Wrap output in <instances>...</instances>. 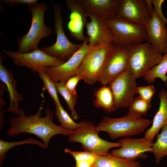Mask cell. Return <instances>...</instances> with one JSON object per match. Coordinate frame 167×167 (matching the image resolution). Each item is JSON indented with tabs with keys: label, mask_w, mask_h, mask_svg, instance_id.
I'll list each match as a JSON object with an SVG mask.
<instances>
[{
	"label": "cell",
	"mask_w": 167,
	"mask_h": 167,
	"mask_svg": "<svg viewBox=\"0 0 167 167\" xmlns=\"http://www.w3.org/2000/svg\"><path fill=\"white\" fill-rule=\"evenodd\" d=\"M0 129H2L3 126V124L5 122V120L3 117L4 115V111L2 109V107L5 104V102L2 97L4 93V91L6 88L4 85L0 83Z\"/></svg>",
	"instance_id": "35"
},
{
	"label": "cell",
	"mask_w": 167,
	"mask_h": 167,
	"mask_svg": "<svg viewBox=\"0 0 167 167\" xmlns=\"http://www.w3.org/2000/svg\"><path fill=\"white\" fill-rule=\"evenodd\" d=\"M136 78L129 69L109 84L114 101V110L129 108L137 94Z\"/></svg>",
	"instance_id": "10"
},
{
	"label": "cell",
	"mask_w": 167,
	"mask_h": 167,
	"mask_svg": "<svg viewBox=\"0 0 167 167\" xmlns=\"http://www.w3.org/2000/svg\"><path fill=\"white\" fill-rule=\"evenodd\" d=\"M28 6L32 15L31 24L28 32L17 40V52L19 53L31 52L38 49L41 40L48 37L52 33V29L44 23L45 13L48 9L46 4L42 2Z\"/></svg>",
	"instance_id": "3"
},
{
	"label": "cell",
	"mask_w": 167,
	"mask_h": 167,
	"mask_svg": "<svg viewBox=\"0 0 167 167\" xmlns=\"http://www.w3.org/2000/svg\"><path fill=\"white\" fill-rule=\"evenodd\" d=\"M88 16L96 14L105 20L115 18L121 0H78Z\"/></svg>",
	"instance_id": "18"
},
{
	"label": "cell",
	"mask_w": 167,
	"mask_h": 167,
	"mask_svg": "<svg viewBox=\"0 0 167 167\" xmlns=\"http://www.w3.org/2000/svg\"><path fill=\"white\" fill-rule=\"evenodd\" d=\"M151 102L139 96H137L129 108L128 112L141 116L146 115L151 107Z\"/></svg>",
	"instance_id": "29"
},
{
	"label": "cell",
	"mask_w": 167,
	"mask_h": 167,
	"mask_svg": "<svg viewBox=\"0 0 167 167\" xmlns=\"http://www.w3.org/2000/svg\"><path fill=\"white\" fill-rule=\"evenodd\" d=\"M94 162L89 161H81L75 162V165L74 167H92Z\"/></svg>",
	"instance_id": "36"
},
{
	"label": "cell",
	"mask_w": 167,
	"mask_h": 167,
	"mask_svg": "<svg viewBox=\"0 0 167 167\" xmlns=\"http://www.w3.org/2000/svg\"><path fill=\"white\" fill-rule=\"evenodd\" d=\"M5 58L2 54L0 55V80L4 84L7 88L10 99V105L5 111L10 112L18 116L24 114L22 109H19V102L23 101V95L17 90L16 87L17 81L14 78L12 72L9 71L5 65L2 64Z\"/></svg>",
	"instance_id": "19"
},
{
	"label": "cell",
	"mask_w": 167,
	"mask_h": 167,
	"mask_svg": "<svg viewBox=\"0 0 167 167\" xmlns=\"http://www.w3.org/2000/svg\"><path fill=\"white\" fill-rule=\"evenodd\" d=\"M128 49V69L136 79L143 76L159 64L163 56L148 41L135 45Z\"/></svg>",
	"instance_id": "5"
},
{
	"label": "cell",
	"mask_w": 167,
	"mask_h": 167,
	"mask_svg": "<svg viewBox=\"0 0 167 167\" xmlns=\"http://www.w3.org/2000/svg\"><path fill=\"white\" fill-rule=\"evenodd\" d=\"M94 104L95 107L108 113L114 111L113 97L109 86H103L96 91Z\"/></svg>",
	"instance_id": "21"
},
{
	"label": "cell",
	"mask_w": 167,
	"mask_h": 167,
	"mask_svg": "<svg viewBox=\"0 0 167 167\" xmlns=\"http://www.w3.org/2000/svg\"><path fill=\"white\" fill-rule=\"evenodd\" d=\"M97 81L106 85L128 69L127 48L114 44Z\"/></svg>",
	"instance_id": "11"
},
{
	"label": "cell",
	"mask_w": 167,
	"mask_h": 167,
	"mask_svg": "<svg viewBox=\"0 0 167 167\" xmlns=\"http://www.w3.org/2000/svg\"><path fill=\"white\" fill-rule=\"evenodd\" d=\"M120 148L111 151V155L126 160L135 161L137 159H146L145 152H152L153 141L144 137L139 139L123 137L118 142Z\"/></svg>",
	"instance_id": "13"
},
{
	"label": "cell",
	"mask_w": 167,
	"mask_h": 167,
	"mask_svg": "<svg viewBox=\"0 0 167 167\" xmlns=\"http://www.w3.org/2000/svg\"><path fill=\"white\" fill-rule=\"evenodd\" d=\"M113 35L112 43L129 48L148 41L145 27L120 18L105 20Z\"/></svg>",
	"instance_id": "6"
},
{
	"label": "cell",
	"mask_w": 167,
	"mask_h": 167,
	"mask_svg": "<svg viewBox=\"0 0 167 167\" xmlns=\"http://www.w3.org/2000/svg\"><path fill=\"white\" fill-rule=\"evenodd\" d=\"M92 167H94V166H92Z\"/></svg>",
	"instance_id": "40"
},
{
	"label": "cell",
	"mask_w": 167,
	"mask_h": 167,
	"mask_svg": "<svg viewBox=\"0 0 167 167\" xmlns=\"http://www.w3.org/2000/svg\"><path fill=\"white\" fill-rule=\"evenodd\" d=\"M82 77L80 75H76L69 79L66 82L65 87L69 92L72 96H77L76 87L78 82L82 80Z\"/></svg>",
	"instance_id": "32"
},
{
	"label": "cell",
	"mask_w": 167,
	"mask_h": 167,
	"mask_svg": "<svg viewBox=\"0 0 167 167\" xmlns=\"http://www.w3.org/2000/svg\"><path fill=\"white\" fill-rule=\"evenodd\" d=\"M66 4L71 12L67 25L70 34L76 40L83 41L85 38L84 28L88 16L78 0H67Z\"/></svg>",
	"instance_id": "17"
},
{
	"label": "cell",
	"mask_w": 167,
	"mask_h": 167,
	"mask_svg": "<svg viewBox=\"0 0 167 167\" xmlns=\"http://www.w3.org/2000/svg\"><path fill=\"white\" fill-rule=\"evenodd\" d=\"M90 49L88 36H86L80 48L64 63L58 66L48 67L45 71L54 83L61 81L66 82L75 75Z\"/></svg>",
	"instance_id": "12"
},
{
	"label": "cell",
	"mask_w": 167,
	"mask_h": 167,
	"mask_svg": "<svg viewBox=\"0 0 167 167\" xmlns=\"http://www.w3.org/2000/svg\"><path fill=\"white\" fill-rule=\"evenodd\" d=\"M158 97L160 100L159 109L153 118L151 126L144 135L145 138L152 141L160 130L167 124V91L161 90Z\"/></svg>",
	"instance_id": "20"
},
{
	"label": "cell",
	"mask_w": 167,
	"mask_h": 167,
	"mask_svg": "<svg viewBox=\"0 0 167 167\" xmlns=\"http://www.w3.org/2000/svg\"><path fill=\"white\" fill-rule=\"evenodd\" d=\"M152 150L155 162L159 164L162 158L167 156V124L163 127L161 132L157 134L156 140L152 144Z\"/></svg>",
	"instance_id": "24"
},
{
	"label": "cell",
	"mask_w": 167,
	"mask_h": 167,
	"mask_svg": "<svg viewBox=\"0 0 167 167\" xmlns=\"http://www.w3.org/2000/svg\"><path fill=\"white\" fill-rule=\"evenodd\" d=\"M69 137L68 140L70 143H79L85 151L98 156L106 154L110 148L120 147L118 142H111L100 138L96 126L87 120L78 123L77 128Z\"/></svg>",
	"instance_id": "4"
},
{
	"label": "cell",
	"mask_w": 167,
	"mask_h": 167,
	"mask_svg": "<svg viewBox=\"0 0 167 167\" xmlns=\"http://www.w3.org/2000/svg\"><path fill=\"white\" fill-rule=\"evenodd\" d=\"M151 17L146 0H121L119 11L116 18L145 27Z\"/></svg>",
	"instance_id": "14"
},
{
	"label": "cell",
	"mask_w": 167,
	"mask_h": 167,
	"mask_svg": "<svg viewBox=\"0 0 167 167\" xmlns=\"http://www.w3.org/2000/svg\"><path fill=\"white\" fill-rule=\"evenodd\" d=\"M2 52L12 59L15 65L26 67L32 72L45 71L48 67L58 66L66 62L49 55L40 49L24 54L5 49L3 50Z\"/></svg>",
	"instance_id": "9"
},
{
	"label": "cell",
	"mask_w": 167,
	"mask_h": 167,
	"mask_svg": "<svg viewBox=\"0 0 167 167\" xmlns=\"http://www.w3.org/2000/svg\"><path fill=\"white\" fill-rule=\"evenodd\" d=\"M1 2L10 7L18 5H35L38 3L37 0H0Z\"/></svg>",
	"instance_id": "34"
},
{
	"label": "cell",
	"mask_w": 167,
	"mask_h": 167,
	"mask_svg": "<svg viewBox=\"0 0 167 167\" xmlns=\"http://www.w3.org/2000/svg\"><path fill=\"white\" fill-rule=\"evenodd\" d=\"M66 82L65 81H61L54 83L57 91L65 100L71 112L72 117L75 120H77L79 117L75 110V107L78 97L72 96L67 90L65 87Z\"/></svg>",
	"instance_id": "26"
},
{
	"label": "cell",
	"mask_w": 167,
	"mask_h": 167,
	"mask_svg": "<svg viewBox=\"0 0 167 167\" xmlns=\"http://www.w3.org/2000/svg\"><path fill=\"white\" fill-rule=\"evenodd\" d=\"M167 53L165 54L160 62L147 71L142 76L148 84L153 82L157 78L165 83L167 80Z\"/></svg>",
	"instance_id": "23"
},
{
	"label": "cell",
	"mask_w": 167,
	"mask_h": 167,
	"mask_svg": "<svg viewBox=\"0 0 167 167\" xmlns=\"http://www.w3.org/2000/svg\"><path fill=\"white\" fill-rule=\"evenodd\" d=\"M164 0H152L154 7V10L158 17L167 25V19L164 15L161 10V6Z\"/></svg>",
	"instance_id": "33"
},
{
	"label": "cell",
	"mask_w": 167,
	"mask_h": 167,
	"mask_svg": "<svg viewBox=\"0 0 167 167\" xmlns=\"http://www.w3.org/2000/svg\"><path fill=\"white\" fill-rule=\"evenodd\" d=\"M156 89L153 85L138 86L137 93L143 99L151 102L152 99L155 93Z\"/></svg>",
	"instance_id": "31"
},
{
	"label": "cell",
	"mask_w": 167,
	"mask_h": 167,
	"mask_svg": "<svg viewBox=\"0 0 167 167\" xmlns=\"http://www.w3.org/2000/svg\"><path fill=\"white\" fill-rule=\"evenodd\" d=\"M55 114L61 123V126L71 131L75 130L77 127L78 123L75 122L71 118L62 105L55 104Z\"/></svg>",
	"instance_id": "28"
},
{
	"label": "cell",
	"mask_w": 167,
	"mask_h": 167,
	"mask_svg": "<svg viewBox=\"0 0 167 167\" xmlns=\"http://www.w3.org/2000/svg\"><path fill=\"white\" fill-rule=\"evenodd\" d=\"M146 2L149 12L151 16L154 10V8L152 7L153 5L152 0H146Z\"/></svg>",
	"instance_id": "37"
},
{
	"label": "cell",
	"mask_w": 167,
	"mask_h": 167,
	"mask_svg": "<svg viewBox=\"0 0 167 167\" xmlns=\"http://www.w3.org/2000/svg\"><path fill=\"white\" fill-rule=\"evenodd\" d=\"M138 161H131L113 156L109 153L97 156L93 164L95 167H132Z\"/></svg>",
	"instance_id": "22"
},
{
	"label": "cell",
	"mask_w": 167,
	"mask_h": 167,
	"mask_svg": "<svg viewBox=\"0 0 167 167\" xmlns=\"http://www.w3.org/2000/svg\"><path fill=\"white\" fill-rule=\"evenodd\" d=\"M148 42L156 50L165 54L167 48V27L157 16L154 11L145 26Z\"/></svg>",
	"instance_id": "16"
},
{
	"label": "cell",
	"mask_w": 167,
	"mask_h": 167,
	"mask_svg": "<svg viewBox=\"0 0 167 167\" xmlns=\"http://www.w3.org/2000/svg\"><path fill=\"white\" fill-rule=\"evenodd\" d=\"M132 167H141L140 163L139 162H137L136 164L134 165Z\"/></svg>",
	"instance_id": "38"
},
{
	"label": "cell",
	"mask_w": 167,
	"mask_h": 167,
	"mask_svg": "<svg viewBox=\"0 0 167 167\" xmlns=\"http://www.w3.org/2000/svg\"><path fill=\"white\" fill-rule=\"evenodd\" d=\"M90 22L85 25L88 35V42L90 47L100 45L112 43L113 36L105 20L96 14H91Z\"/></svg>",
	"instance_id": "15"
},
{
	"label": "cell",
	"mask_w": 167,
	"mask_h": 167,
	"mask_svg": "<svg viewBox=\"0 0 167 167\" xmlns=\"http://www.w3.org/2000/svg\"><path fill=\"white\" fill-rule=\"evenodd\" d=\"M25 144L36 145L44 149L48 148L44 143L33 138L26 139L21 141L13 142H8L0 139V167L2 166L6 153L9 150L16 146Z\"/></svg>",
	"instance_id": "25"
},
{
	"label": "cell",
	"mask_w": 167,
	"mask_h": 167,
	"mask_svg": "<svg viewBox=\"0 0 167 167\" xmlns=\"http://www.w3.org/2000/svg\"><path fill=\"white\" fill-rule=\"evenodd\" d=\"M43 103L44 100L38 111L33 115L27 116L24 114L9 118L11 127L7 131L8 135L10 136L23 133L34 135L42 140L48 148L50 140L55 135L61 134L69 136L73 131L54 123V114L49 107L45 110V116L41 117Z\"/></svg>",
	"instance_id": "1"
},
{
	"label": "cell",
	"mask_w": 167,
	"mask_h": 167,
	"mask_svg": "<svg viewBox=\"0 0 167 167\" xmlns=\"http://www.w3.org/2000/svg\"><path fill=\"white\" fill-rule=\"evenodd\" d=\"M65 152L70 154L74 158L75 162L89 161L94 162L97 156L95 154L86 151L83 152L73 151L69 148H65Z\"/></svg>",
	"instance_id": "30"
},
{
	"label": "cell",
	"mask_w": 167,
	"mask_h": 167,
	"mask_svg": "<svg viewBox=\"0 0 167 167\" xmlns=\"http://www.w3.org/2000/svg\"><path fill=\"white\" fill-rule=\"evenodd\" d=\"M114 45L112 43H109L90 48L76 71L75 75H80L82 80L87 84H94L97 81Z\"/></svg>",
	"instance_id": "7"
},
{
	"label": "cell",
	"mask_w": 167,
	"mask_h": 167,
	"mask_svg": "<svg viewBox=\"0 0 167 167\" xmlns=\"http://www.w3.org/2000/svg\"><path fill=\"white\" fill-rule=\"evenodd\" d=\"M152 123V121L140 115L128 113L119 118L105 117L96 126L98 131L107 132L111 139L127 137L141 134Z\"/></svg>",
	"instance_id": "2"
},
{
	"label": "cell",
	"mask_w": 167,
	"mask_h": 167,
	"mask_svg": "<svg viewBox=\"0 0 167 167\" xmlns=\"http://www.w3.org/2000/svg\"><path fill=\"white\" fill-rule=\"evenodd\" d=\"M38 73L39 77L43 84V92L45 90L47 91L54 101L55 104L62 105L58 96L57 91L54 83L52 80L48 75L45 71H41Z\"/></svg>",
	"instance_id": "27"
},
{
	"label": "cell",
	"mask_w": 167,
	"mask_h": 167,
	"mask_svg": "<svg viewBox=\"0 0 167 167\" xmlns=\"http://www.w3.org/2000/svg\"><path fill=\"white\" fill-rule=\"evenodd\" d=\"M54 14V31L57 35L56 42L48 47L40 49L46 54L66 61L81 46L82 43L75 44L71 42L66 35L63 28V18L61 6L59 3L52 4Z\"/></svg>",
	"instance_id": "8"
},
{
	"label": "cell",
	"mask_w": 167,
	"mask_h": 167,
	"mask_svg": "<svg viewBox=\"0 0 167 167\" xmlns=\"http://www.w3.org/2000/svg\"><path fill=\"white\" fill-rule=\"evenodd\" d=\"M166 26H167V25ZM167 53V49H166V51H165V54Z\"/></svg>",
	"instance_id": "39"
}]
</instances>
